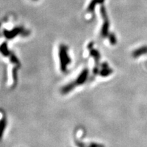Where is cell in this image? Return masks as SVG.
<instances>
[{
	"instance_id": "3957f363",
	"label": "cell",
	"mask_w": 147,
	"mask_h": 147,
	"mask_svg": "<svg viewBox=\"0 0 147 147\" xmlns=\"http://www.w3.org/2000/svg\"><path fill=\"white\" fill-rule=\"evenodd\" d=\"M147 53V47L142 48V49H140L138 50L135 51L133 53V56L134 57H138L139 56L142 55L144 53Z\"/></svg>"
},
{
	"instance_id": "6da1fadb",
	"label": "cell",
	"mask_w": 147,
	"mask_h": 147,
	"mask_svg": "<svg viewBox=\"0 0 147 147\" xmlns=\"http://www.w3.org/2000/svg\"><path fill=\"white\" fill-rule=\"evenodd\" d=\"M59 59L61 61V69L63 72H65L68 64L71 61L67 54V49L65 46H61L59 48Z\"/></svg>"
},
{
	"instance_id": "5b68a950",
	"label": "cell",
	"mask_w": 147,
	"mask_h": 147,
	"mask_svg": "<svg viewBox=\"0 0 147 147\" xmlns=\"http://www.w3.org/2000/svg\"><path fill=\"white\" fill-rule=\"evenodd\" d=\"M5 125V123L4 121H2V122L1 123V124H0V138L1 137V135H2L3 130L4 129Z\"/></svg>"
},
{
	"instance_id": "277c9868",
	"label": "cell",
	"mask_w": 147,
	"mask_h": 147,
	"mask_svg": "<svg viewBox=\"0 0 147 147\" xmlns=\"http://www.w3.org/2000/svg\"><path fill=\"white\" fill-rule=\"evenodd\" d=\"M111 73L112 70L108 67L107 65H105V66H102V70L101 71L100 74L102 75L103 77L108 76V75H110Z\"/></svg>"
},
{
	"instance_id": "7a4b0ae2",
	"label": "cell",
	"mask_w": 147,
	"mask_h": 147,
	"mask_svg": "<svg viewBox=\"0 0 147 147\" xmlns=\"http://www.w3.org/2000/svg\"><path fill=\"white\" fill-rule=\"evenodd\" d=\"M88 69H84L83 71L80 73V74L78 76V78H76V80H75L74 82H73V84H74V86L76 87L77 85H80V84H84L86 80H87L88 77Z\"/></svg>"
}]
</instances>
